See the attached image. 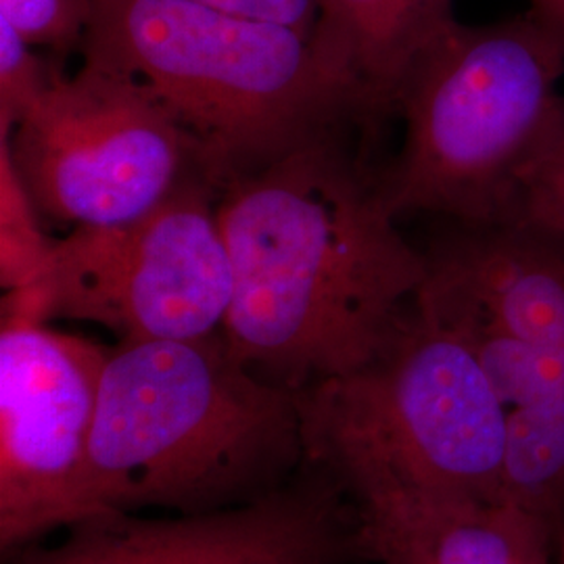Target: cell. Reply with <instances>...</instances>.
Returning a JSON list of instances; mask_svg holds the SVG:
<instances>
[{
    "instance_id": "cell-1",
    "label": "cell",
    "mask_w": 564,
    "mask_h": 564,
    "mask_svg": "<svg viewBox=\"0 0 564 564\" xmlns=\"http://www.w3.org/2000/svg\"><path fill=\"white\" fill-rule=\"evenodd\" d=\"M218 220L232 268L224 341L291 391L368 362L426 276L379 184L328 137L226 182Z\"/></svg>"
},
{
    "instance_id": "cell-2",
    "label": "cell",
    "mask_w": 564,
    "mask_h": 564,
    "mask_svg": "<svg viewBox=\"0 0 564 564\" xmlns=\"http://www.w3.org/2000/svg\"><path fill=\"white\" fill-rule=\"evenodd\" d=\"M303 466L297 391L237 360L223 333L120 343L102 370L82 519L256 505Z\"/></svg>"
},
{
    "instance_id": "cell-3",
    "label": "cell",
    "mask_w": 564,
    "mask_h": 564,
    "mask_svg": "<svg viewBox=\"0 0 564 564\" xmlns=\"http://www.w3.org/2000/svg\"><path fill=\"white\" fill-rule=\"evenodd\" d=\"M80 51L158 102L218 188L368 109L312 34L193 0H95Z\"/></svg>"
},
{
    "instance_id": "cell-4",
    "label": "cell",
    "mask_w": 564,
    "mask_h": 564,
    "mask_svg": "<svg viewBox=\"0 0 564 564\" xmlns=\"http://www.w3.org/2000/svg\"><path fill=\"white\" fill-rule=\"evenodd\" d=\"M297 400L305 463L356 508L506 498L508 410L470 347L419 295L368 362Z\"/></svg>"
},
{
    "instance_id": "cell-5",
    "label": "cell",
    "mask_w": 564,
    "mask_h": 564,
    "mask_svg": "<svg viewBox=\"0 0 564 564\" xmlns=\"http://www.w3.org/2000/svg\"><path fill=\"white\" fill-rule=\"evenodd\" d=\"M564 36L538 13L458 25L398 95L403 142L377 182L395 214L505 226L527 176L564 130Z\"/></svg>"
},
{
    "instance_id": "cell-6",
    "label": "cell",
    "mask_w": 564,
    "mask_h": 564,
    "mask_svg": "<svg viewBox=\"0 0 564 564\" xmlns=\"http://www.w3.org/2000/svg\"><path fill=\"white\" fill-rule=\"evenodd\" d=\"M424 256L419 300L470 347L508 410L506 500L564 547V237L466 226Z\"/></svg>"
},
{
    "instance_id": "cell-7",
    "label": "cell",
    "mask_w": 564,
    "mask_h": 564,
    "mask_svg": "<svg viewBox=\"0 0 564 564\" xmlns=\"http://www.w3.org/2000/svg\"><path fill=\"white\" fill-rule=\"evenodd\" d=\"M218 195L202 178L134 220L69 230L36 281L4 293L2 316L99 324L120 343L223 333L232 268Z\"/></svg>"
},
{
    "instance_id": "cell-8",
    "label": "cell",
    "mask_w": 564,
    "mask_h": 564,
    "mask_svg": "<svg viewBox=\"0 0 564 564\" xmlns=\"http://www.w3.org/2000/svg\"><path fill=\"white\" fill-rule=\"evenodd\" d=\"M0 149L39 216L72 230L134 220L188 182H214L197 144L158 102L86 61L72 76L55 67Z\"/></svg>"
},
{
    "instance_id": "cell-9",
    "label": "cell",
    "mask_w": 564,
    "mask_h": 564,
    "mask_svg": "<svg viewBox=\"0 0 564 564\" xmlns=\"http://www.w3.org/2000/svg\"><path fill=\"white\" fill-rule=\"evenodd\" d=\"M111 347L2 316L0 547L23 550L82 519V489Z\"/></svg>"
},
{
    "instance_id": "cell-10",
    "label": "cell",
    "mask_w": 564,
    "mask_h": 564,
    "mask_svg": "<svg viewBox=\"0 0 564 564\" xmlns=\"http://www.w3.org/2000/svg\"><path fill=\"white\" fill-rule=\"evenodd\" d=\"M67 529L55 547L21 550L18 564L368 563L358 508L307 463L256 505L170 519L107 512Z\"/></svg>"
},
{
    "instance_id": "cell-11",
    "label": "cell",
    "mask_w": 564,
    "mask_h": 564,
    "mask_svg": "<svg viewBox=\"0 0 564 564\" xmlns=\"http://www.w3.org/2000/svg\"><path fill=\"white\" fill-rule=\"evenodd\" d=\"M358 512L370 563L554 564L558 550L544 521L506 498H398Z\"/></svg>"
},
{
    "instance_id": "cell-12",
    "label": "cell",
    "mask_w": 564,
    "mask_h": 564,
    "mask_svg": "<svg viewBox=\"0 0 564 564\" xmlns=\"http://www.w3.org/2000/svg\"><path fill=\"white\" fill-rule=\"evenodd\" d=\"M456 25L454 0H318L312 36L368 109H393L416 65Z\"/></svg>"
},
{
    "instance_id": "cell-13",
    "label": "cell",
    "mask_w": 564,
    "mask_h": 564,
    "mask_svg": "<svg viewBox=\"0 0 564 564\" xmlns=\"http://www.w3.org/2000/svg\"><path fill=\"white\" fill-rule=\"evenodd\" d=\"M0 274L7 293L36 281L48 262L53 239H46L39 212L25 195L7 151L0 149Z\"/></svg>"
},
{
    "instance_id": "cell-14",
    "label": "cell",
    "mask_w": 564,
    "mask_h": 564,
    "mask_svg": "<svg viewBox=\"0 0 564 564\" xmlns=\"http://www.w3.org/2000/svg\"><path fill=\"white\" fill-rule=\"evenodd\" d=\"M55 65L36 53V46L0 18V132L7 137L18 121L41 101L53 80Z\"/></svg>"
},
{
    "instance_id": "cell-15",
    "label": "cell",
    "mask_w": 564,
    "mask_h": 564,
    "mask_svg": "<svg viewBox=\"0 0 564 564\" xmlns=\"http://www.w3.org/2000/svg\"><path fill=\"white\" fill-rule=\"evenodd\" d=\"M95 0H0V18L32 46L67 51L80 46Z\"/></svg>"
},
{
    "instance_id": "cell-16",
    "label": "cell",
    "mask_w": 564,
    "mask_h": 564,
    "mask_svg": "<svg viewBox=\"0 0 564 564\" xmlns=\"http://www.w3.org/2000/svg\"><path fill=\"white\" fill-rule=\"evenodd\" d=\"M505 226L564 237V130L527 176Z\"/></svg>"
},
{
    "instance_id": "cell-17",
    "label": "cell",
    "mask_w": 564,
    "mask_h": 564,
    "mask_svg": "<svg viewBox=\"0 0 564 564\" xmlns=\"http://www.w3.org/2000/svg\"><path fill=\"white\" fill-rule=\"evenodd\" d=\"M251 20L272 21L312 34L318 20V0H193Z\"/></svg>"
},
{
    "instance_id": "cell-18",
    "label": "cell",
    "mask_w": 564,
    "mask_h": 564,
    "mask_svg": "<svg viewBox=\"0 0 564 564\" xmlns=\"http://www.w3.org/2000/svg\"><path fill=\"white\" fill-rule=\"evenodd\" d=\"M531 11L564 36V0H531Z\"/></svg>"
}]
</instances>
